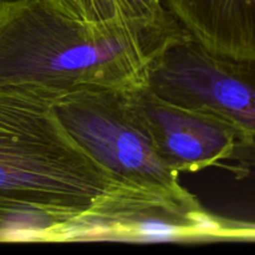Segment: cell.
<instances>
[{
  "label": "cell",
  "mask_w": 255,
  "mask_h": 255,
  "mask_svg": "<svg viewBox=\"0 0 255 255\" xmlns=\"http://www.w3.org/2000/svg\"><path fill=\"white\" fill-rule=\"evenodd\" d=\"M168 202L99 163L50 101L0 91V242L106 239L126 216Z\"/></svg>",
  "instance_id": "cell-1"
},
{
  "label": "cell",
  "mask_w": 255,
  "mask_h": 255,
  "mask_svg": "<svg viewBox=\"0 0 255 255\" xmlns=\"http://www.w3.org/2000/svg\"><path fill=\"white\" fill-rule=\"evenodd\" d=\"M181 29L87 21L49 0H0V91L51 102L89 87L143 86L156 52Z\"/></svg>",
  "instance_id": "cell-2"
},
{
  "label": "cell",
  "mask_w": 255,
  "mask_h": 255,
  "mask_svg": "<svg viewBox=\"0 0 255 255\" xmlns=\"http://www.w3.org/2000/svg\"><path fill=\"white\" fill-rule=\"evenodd\" d=\"M51 105L67 132L117 178L184 206H201L157 153L125 91L89 87L59 96Z\"/></svg>",
  "instance_id": "cell-3"
},
{
  "label": "cell",
  "mask_w": 255,
  "mask_h": 255,
  "mask_svg": "<svg viewBox=\"0 0 255 255\" xmlns=\"http://www.w3.org/2000/svg\"><path fill=\"white\" fill-rule=\"evenodd\" d=\"M147 86L162 99L211 112L236 125L247 138L234 174L255 169V65L216 55L183 29L156 52L147 72Z\"/></svg>",
  "instance_id": "cell-4"
},
{
  "label": "cell",
  "mask_w": 255,
  "mask_h": 255,
  "mask_svg": "<svg viewBox=\"0 0 255 255\" xmlns=\"http://www.w3.org/2000/svg\"><path fill=\"white\" fill-rule=\"evenodd\" d=\"M125 97L151 138L157 153L177 173L232 163L243 153V132L211 112L162 99L146 85L126 90Z\"/></svg>",
  "instance_id": "cell-5"
},
{
  "label": "cell",
  "mask_w": 255,
  "mask_h": 255,
  "mask_svg": "<svg viewBox=\"0 0 255 255\" xmlns=\"http://www.w3.org/2000/svg\"><path fill=\"white\" fill-rule=\"evenodd\" d=\"M164 5L204 49L255 65V0H164Z\"/></svg>",
  "instance_id": "cell-6"
},
{
  "label": "cell",
  "mask_w": 255,
  "mask_h": 255,
  "mask_svg": "<svg viewBox=\"0 0 255 255\" xmlns=\"http://www.w3.org/2000/svg\"><path fill=\"white\" fill-rule=\"evenodd\" d=\"M120 14L139 26L156 30H173L181 25L164 5V0H116Z\"/></svg>",
  "instance_id": "cell-7"
},
{
  "label": "cell",
  "mask_w": 255,
  "mask_h": 255,
  "mask_svg": "<svg viewBox=\"0 0 255 255\" xmlns=\"http://www.w3.org/2000/svg\"><path fill=\"white\" fill-rule=\"evenodd\" d=\"M92 17L96 22H110L125 19L120 14L116 0H86Z\"/></svg>",
  "instance_id": "cell-8"
},
{
  "label": "cell",
  "mask_w": 255,
  "mask_h": 255,
  "mask_svg": "<svg viewBox=\"0 0 255 255\" xmlns=\"http://www.w3.org/2000/svg\"><path fill=\"white\" fill-rule=\"evenodd\" d=\"M226 241L255 242V222H238L227 219Z\"/></svg>",
  "instance_id": "cell-9"
},
{
  "label": "cell",
  "mask_w": 255,
  "mask_h": 255,
  "mask_svg": "<svg viewBox=\"0 0 255 255\" xmlns=\"http://www.w3.org/2000/svg\"><path fill=\"white\" fill-rule=\"evenodd\" d=\"M52 4L56 5L59 9L65 11L66 14L71 15V16L79 17V19L87 20V21H94L90 7L87 5L86 0H49Z\"/></svg>",
  "instance_id": "cell-10"
}]
</instances>
